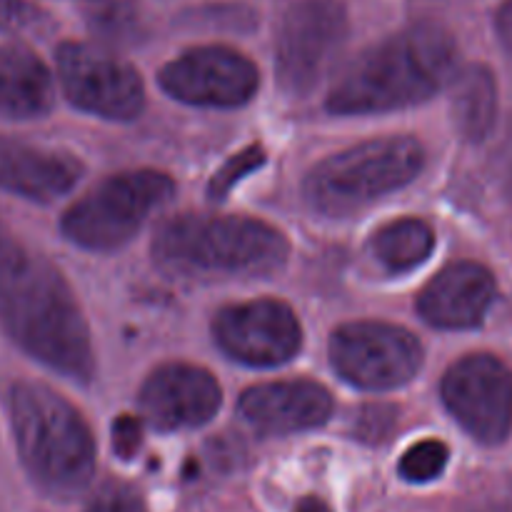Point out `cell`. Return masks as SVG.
Here are the masks:
<instances>
[{
  "label": "cell",
  "mask_w": 512,
  "mask_h": 512,
  "mask_svg": "<svg viewBox=\"0 0 512 512\" xmlns=\"http://www.w3.org/2000/svg\"><path fill=\"white\" fill-rule=\"evenodd\" d=\"M435 235L423 220L405 218L385 225L373 235V253L390 273H408L430 258Z\"/></svg>",
  "instance_id": "19"
},
{
  "label": "cell",
  "mask_w": 512,
  "mask_h": 512,
  "mask_svg": "<svg viewBox=\"0 0 512 512\" xmlns=\"http://www.w3.org/2000/svg\"><path fill=\"white\" fill-rule=\"evenodd\" d=\"M458 45L435 23H418L365 50L328 98L335 115H368L408 108L438 93L458 75Z\"/></svg>",
  "instance_id": "2"
},
{
  "label": "cell",
  "mask_w": 512,
  "mask_h": 512,
  "mask_svg": "<svg viewBox=\"0 0 512 512\" xmlns=\"http://www.w3.org/2000/svg\"><path fill=\"white\" fill-rule=\"evenodd\" d=\"M143 443V428L140 420L133 415H120L113 425V450L123 460H130Z\"/></svg>",
  "instance_id": "24"
},
{
  "label": "cell",
  "mask_w": 512,
  "mask_h": 512,
  "mask_svg": "<svg viewBox=\"0 0 512 512\" xmlns=\"http://www.w3.org/2000/svg\"><path fill=\"white\" fill-rule=\"evenodd\" d=\"M83 175V165L73 155L25 140L0 135V190L25 200L60 198Z\"/></svg>",
  "instance_id": "15"
},
{
  "label": "cell",
  "mask_w": 512,
  "mask_h": 512,
  "mask_svg": "<svg viewBox=\"0 0 512 512\" xmlns=\"http://www.w3.org/2000/svg\"><path fill=\"white\" fill-rule=\"evenodd\" d=\"M60 85L75 108L108 120H130L143 110V80L133 65L85 43H63L55 53Z\"/></svg>",
  "instance_id": "9"
},
{
  "label": "cell",
  "mask_w": 512,
  "mask_h": 512,
  "mask_svg": "<svg viewBox=\"0 0 512 512\" xmlns=\"http://www.w3.org/2000/svg\"><path fill=\"white\" fill-rule=\"evenodd\" d=\"M293 512H333V510H330L328 505L323 503V500H318V498H305V500H300L298 508H295Z\"/></svg>",
  "instance_id": "27"
},
{
  "label": "cell",
  "mask_w": 512,
  "mask_h": 512,
  "mask_svg": "<svg viewBox=\"0 0 512 512\" xmlns=\"http://www.w3.org/2000/svg\"><path fill=\"white\" fill-rule=\"evenodd\" d=\"M450 113L465 140H483L498 113V85L485 65H468L453 78Z\"/></svg>",
  "instance_id": "18"
},
{
  "label": "cell",
  "mask_w": 512,
  "mask_h": 512,
  "mask_svg": "<svg viewBox=\"0 0 512 512\" xmlns=\"http://www.w3.org/2000/svg\"><path fill=\"white\" fill-rule=\"evenodd\" d=\"M348 13L340 0H295L285 8L275 38V73L290 95L323 83L348 43Z\"/></svg>",
  "instance_id": "7"
},
{
  "label": "cell",
  "mask_w": 512,
  "mask_h": 512,
  "mask_svg": "<svg viewBox=\"0 0 512 512\" xmlns=\"http://www.w3.org/2000/svg\"><path fill=\"white\" fill-rule=\"evenodd\" d=\"M0 325L38 363L78 383L93 378L88 325L73 290L48 260L23 253L0 280Z\"/></svg>",
  "instance_id": "1"
},
{
  "label": "cell",
  "mask_w": 512,
  "mask_h": 512,
  "mask_svg": "<svg viewBox=\"0 0 512 512\" xmlns=\"http://www.w3.org/2000/svg\"><path fill=\"white\" fill-rule=\"evenodd\" d=\"M445 465H448V448L440 440H423L403 455L400 475L408 483H430L443 475Z\"/></svg>",
  "instance_id": "20"
},
{
  "label": "cell",
  "mask_w": 512,
  "mask_h": 512,
  "mask_svg": "<svg viewBox=\"0 0 512 512\" xmlns=\"http://www.w3.org/2000/svg\"><path fill=\"white\" fill-rule=\"evenodd\" d=\"M85 512H145V505L133 488L123 483H110L90 500Z\"/></svg>",
  "instance_id": "23"
},
{
  "label": "cell",
  "mask_w": 512,
  "mask_h": 512,
  "mask_svg": "<svg viewBox=\"0 0 512 512\" xmlns=\"http://www.w3.org/2000/svg\"><path fill=\"white\" fill-rule=\"evenodd\" d=\"M23 253L25 250L15 243L13 235H10L8 230H5V225L0 223V280L5 278V273L13 268L15 260H18Z\"/></svg>",
  "instance_id": "25"
},
{
  "label": "cell",
  "mask_w": 512,
  "mask_h": 512,
  "mask_svg": "<svg viewBox=\"0 0 512 512\" xmlns=\"http://www.w3.org/2000/svg\"><path fill=\"white\" fill-rule=\"evenodd\" d=\"M10 425L20 463L45 495L70 500L95 473V443L78 410L40 383L13 385Z\"/></svg>",
  "instance_id": "3"
},
{
  "label": "cell",
  "mask_w": 512,
  "mask_h": 512,
  "mask_svg": "<svg viewBox=\"0 0 512 512\" xmlns=\"http://www.w3.org/2000/svg\"><path fill=\"white\" fill-rule=\"evenodd\" d=\"M443 400L453 418L485 445H498L512 428V373L493 355H468L448 370Z\"/></svg>",
  "instance_id": "10"
},
{
  "label": "cell",
  "mask_w": 512,
  "mask_h": 512,
  "mask_svg": "<svg viewBox=\"0 0 512 512\" xmlns=\"http://www.w3.org/2000/svg\"><path fill=\"white\" fill-rule=\"evenodd\" d=\"M160 85L175 100L208 108H238L260 85L258 68L238 50L208 45L183 53L160 70Z\"/></svg>",
  "instance_id": "11"
},
{
  "label": "cell",
  "mask_w": 512,
  "mask_h": 512,
  "mask_svg": "<svg viewBox=\"0 0 512 512\" xmlns=\"http://www.w3.org/2000/svg\"><path fill=\"white\" fill-rule=\"evenodd\" d=\"M215 340L233 360L273 368L293 358L303 333L293 310L280 300L230 305L215 318Z\"/></svg>",
  "instance_id": "12"
},
{
  "label": "cell",
  "mask_w": 512,
  "mask_h": 512,
  "mask_svg": "<svg viewBox=\"0 0 512 512\" xmlns=\"http://www.w3.org/2000/svg\"><path fill=\"white\" fill-rule=\"evenodd\" d=\"M493 300L495 278L488 268L478 263H455L425 285L418 310L430 325L465 330L483 323Z\"/></svg>",
  "instance_id": "14"
},
{
  "label": "cell",
  "mask_w": 512,
  "mask_h": 512,
  "mask_svg": "<svg viewBox=\"0 0 512 512\" xmlns=\"http://www.w3.org/2000/svg\"><path fill=\"white\" fill-rule=\"evenodd\" d=\"M333 400L310 380H288L248 390L240 400L243 418L263 435H288L310 430L330 418Z\"/></svg>",
  "instance_id": "16"
},
{
  "label": "cell",
  "mask_w": 512,
  "mask_h": 512,
  "mask_svg": "<svg viewBox=\"0 0 512 512\" xmlns=\"http://www.w3.org/2000/svg\"><path fill=\"white\" fill-rule=\"evenodd\" d=\"M463 512H512L510 508H505V505H500V503H475V505H470V508H465Z\"/></svg>",
  "instance_id": "28"
},
{
  "label": "cell",
  "mask_w": 512,
  "mask_h": 512,
  "mask_svg": "<svg viewBox=\"0 0 512 512\" xmlns=\"http://www.w3.org/2000/svg\"><path fill=\"white\" fill-rule=\"evenodd\" d=\"M173 180L158 170L120 173L95 185L63 215V235L85 250H115L128 243L155 208L170 200Z\"/></svg>",
  "instance_id": "6"
},
{
  "label": "cell",
  "mask_w": 512,
  "mask_h": 512,
  "mask_svg": "<svg viewBox=\"0 0 512 512\" xmlns=\"http://www.w3.org/2000/svg\"><path fill=\"white\" fill-rule=\"evenodd\" d=\"M220 385L203 368L170 363L155 370L140 390L143 418L158 430L205 425L220 408Z\"/></svg>",
  "instance_id": "13"
},
{
  "label": "cell",
  "mask_w": 512,
  "mask_h": 512,
  "mask_svg": "<svg viewBox=\"0 0 512 512\" xmlns=\"http://www.w3.org/2000/svg\"><path fill=\"white\" fill-rule=\"evenodd\" d=\"M153 253L165 270L185 278H258L283 268L288 240L253 218L180 215L160 228Z\"/></svg>",
  "instance_id": "4"
},
{
  "label": "cell",
  "mask_w": 512,
  "mask_h": 512,
  "mask_svg": "<svg viewBox=\"0 0 512 512\" xmlns=\"http://www.w3.org/2000/svg\"><path fill=\"white\" fill-rule=\"evenodd\" d=\"M48 15L28 0H0V30L3 33H25L45 23Z\"/></svg>",
  "instance_id": "22"
},
{
  "label": "cell",
  "mask_w": 512,
  "mask_h": 512,
  "mask_svg": "<svg viewBox=\"0 0 512 512\" xmlns=\"http://www.w3.org/2000/svg\"><path fill=\"white\" fill-rule=\"evenodd\" d=\"M333 368L365 390L410 383L423 365V348L410 330L388 323H350L330 340Z\"/></svg>",
  "instance_id": "8"
},
{
  "label": "cell",
  "mask_w": 512,
  "mask_h": 512,
  "mask_svg": "<svg viewBox=\"0 0 512 512\" xmlns=\"http://www.w3.org/2000/svg\"><path fill=\"white\" fill-rule=\"evenodd\" d=\"M425 153L413 138H380L323 160L305 180V198L325 215H348L418 178Z\"/></svg>",
  "instance_id": "5"
},
{
  "label": "cell",
  "mask_w": 512,
  "mask_h": 512,
  "mask_svg": "<svg viewBox=\"0 0 512 512\" xmlns=\"http://www.w3.org/2000/svg\"><path fill=\"white\" fill-rule=\"evenodd\" d=\"M498 35H500V40H503L505 48H508L512 53V0H508V3L500 8V13H498Z\"/></svg>",
  "instance_id": "26"
},
{
  "label": "cell",
  "mask_w": 512,
  "mask_h": 512,
  "mask_svg": "<svg viewBox=\"0 0 512 512\" xmlns=\"http://www.w3.org/2000/svg\"><path fill=\"white\" fill-rule=\"evenodd\" d=\"M263 160H265L263 148H258V145H253V148L233 155V158H230L228 163H225L223 168L213 175V183H210V195H215V198L225 195L235 183H238L240 178H245V175L253 173L255 168H260V165H263Z\"/></svg>",
  "instance_id": "21"
},
{
  "label": "cell",
  "mask_w": 512,
  "mask_h": 512,
  "mask_svg": "<svg viewBox=\"0 0 512 512\" xmlns=\"http://www.w3.org/2000/svg\"><path fill=\"white\" fill-rule=\"evenodd\" d=\"M53 108V80L33 50L0 48V120L43 118Z\"/></svg>",
  "instance_id": "17"
}]
</instances>
